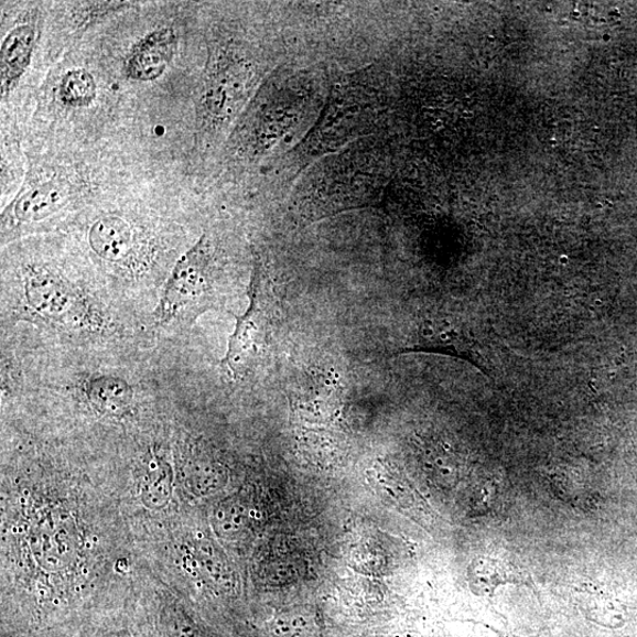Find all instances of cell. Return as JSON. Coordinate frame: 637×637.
I'll list each match as a JSON object with an SVG mask.
<instances>
[{"label": "cell", "mask_w": 637, "mask_h": 637, "mask_svg": "<svg viewBox=\"0 0 637 637\" xmlns=\"http://www.w3.org/2000/svg\"><path fill=\"white\" fill-rule=\"evenodd\" d=\"M249 304L237 316L222 365L233 378L241 379L260 363L280 325V304L261 262L256 259L248 288Z\"/></svg>", "instance_id": "1"}, {"label": "cell", "mask_w": 637, "mask_h": 637, "mask_svg": "<svg viewBox=\"0 0 637 637\" xmlns=\"http://www.w3.org/2000/svg\"><path fill=\"white\" fill-rule=\"evenodd\" d=\"M210 246L206 236L183 255L165 284L156 318L170 324L184 313L204 312L213 305Z\"/></svg>", "instance_id": "2"}, {"label": "cell", "mask_w": 637, "mask_h": 637, "mask_svg": "<svg viewBox=\"0 0 637 637\" xmlns=\"http://www.w3.org/2000/svg\"><path fill=\"white\" fill-rule=\"evenodd\" d=\"M25 296L30 307L61 325L82 324L86 307L68 281L48 271H30L25 279Z\"/></svg>", "instance_id": "3"}, {"label": "cell", "mask_w": 637, "mask_h": 637, "mask_svg": "<svg viewBox=\"0 0 637 637\" xmlns=\"http://www.w3.org/2000/svg\"><path fill=\"white\" fill-rule=\"evenodd\" d=\"M73 187L68 181L50 179L29 184L3 210V228L40 223L69 203Z\"/></svg>", "instance_id": "4"}, {"label": "cell", "mask_w": 637, "mask_h": 637, "mask_svg": "<svg viewBox=\"0 0 637 637\" xmlns=\"http://www.w3.org/2000/svg\"><path fill=\"white\" fill-rule=\"evenodd\" d=\"M177 45V33L172 28L149 32L130 48L125 62L127 77L140 82L158 79L173 61Z\"/></svg>", "instance_id": "5"}, {"label": "cell", "mask_w": 637, "mask_h": 637, "mask_svg": "<svg viewBox=\"0 0 637 637\" xmlns=\"http://www.w3.org/2000/svg\"><path fill=\"white\" fill-rule=\"evenodd\" d=\"M37 28L23 23L13 28L0 48V95L7 98L29 68L35 50Z\"/></svg>", "instance_id": "6"}, {"label": "cell", "mask_w": 637, "mask_h": 637, "mask_svg": "<svg viewBox=\"0 0 637 637\" xmlns=\"http://www.w3.org/2000/svg\"><path fill=\"white\" fill-rule=\"evenodd\" d=\"M137 238L130 225L117 216L97 220L89 233V242L95 253L107 261L127 263L136 251Z\"/></svg>", "instance_id": "7"}, {"label": "cell", "mask_w": 637, "mask_h": 637, "mask_svg": "<svg viewBox=\"0 0 637 637\" xmlns=\"http://www.w3.org/2000/svg\"><path fill=\"white\" fill-rule=\"evenodd\" d=\"M91 404L100 412L119 414L126 411L132 399L130 385L119 377L99 376L87 384Z\"/></svg>", "instance_id": "8"}, {"label": "cell", "mask_w": 637, "mask_h": 637, "mask_svg": "<svg viewBox=\"0 0 637 637\" xmlns=\"http://www.w3.org/2000/svg\"><path fill=\"white\" fill-rule=\"evenodd\" d=\"M472 585L478 592H494L496 586L508 583H527L526 576L508 563L493 559H477L468 570Z\"/></svg>", "instance_id": "9"}, {"label": "cell", "mask_w": 637, "mask_h": 637, "mask_svg": "<svg viewBox=\"0 0 637 637\" xmlns=\"http://www.w3.org/2000/svg\"><path fill=\"white\" fill-rule=\"evenodd\" d=\"M97 84L86 69H73L61 79L58 97L65 107H88L96 98Z\"/></svg>", "instance_id": "10"}, {"label": "cell", "mask_w": 637, "mask_h": 637, "mask_svg": "<svg viewBox=\"0 0 637 637\" xmlns=\"http://www.w3.org/2000/svg\"><path fill=\"white\" fill-rule=\"evenodd\" d=\"M75 19L79 28L89 26L91 23L102 19V17L128 9L132 3L127 2H88L75 3Z\"/></svg>", "instance_id": "11"}]
</instances>
